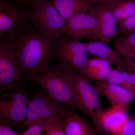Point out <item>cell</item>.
I'll list each match as a JSON object with an SVG mask.
<instances>
[{
	"label": "cell",
	"mask_w": 135,
	"mask_h": 135,
	"mask_svg": "<svg viewBox=\"0 0 135 135\" xmlns=\"http://www.w3.org/2000/svg\"><path fill=\"white\" fill-rule=\"evenodd\" d=\"M94 86L99 95L105 97L112 106L120 107L127 112L131 104L135 99L131 92L119 85L96 81Z\"/></svg>",
	"instance_id": "12"
},
{
	"label": "cell",
	"mask_w": 135,
	"mask_h": 135,
	"mask_svg": "<svg viewBox=\"0 0 135 135\" xmlns=\"http://www.w3.org/2000/svg\"><path fill=\"white\" fill-rule=\"evenodd\" d=\"M123 81L121 86L125 88L133 94L135 98V84L129 74L123 71Z\"/></svg>",
	"instance_id": "25"
},
{
	"label": "cell",
	"mask_w": 135,
	"mask_h": 135,
	"mask_svg": "<svg viewBox=\"0 0 135 135\" xmlns=\"http://www.w3.org/2000/svg\"><path fill=\"white\" fill-rule=\"evenodd\" d=\"M29 22L27 9L11 0H0L1 37L17 35Z\"/></svg>",
	"instance_id": "9"
},
{
	"label": "cell",
	"mask_w": 135,
	"mask_h": 135,
	"mask_svg": "<svg viewBox=\"0 0 135 135\" xmlns=\"http://www.w3.org/2000/svg\"><path fill=\"white\" fill-rule=\"evenodd\" d=\"M123 79V71L117 68H112L106 79L103 81L109 84H115L121 86Z\"/></svg>",
	"instance_id": "23"
},
{
	"label": "cell",
	"mask_w": 135,
	"mask_h": 135,
	"mask_svg": "<svg viewBox=\"0 0 135 135\" xmlns=\"http://www.w3.org/2000/svg\"><path fill=\"white\" fill-rule=\"evenodd\" d=\"M0 135H19L8 126L0 124Z\"/></svg>",
	"instance_id": "28"
},
{
	"label": "cell",
	"mask_w": 135,
	"mask_h": 135,
	"mask_svg": "<svg viewBox=\"0 0 135 135\" xmlns=\"http://www.w3.org/2000/svg\"><path fill=\"white\" fill-rule=\"evenodd\" d=\"M107 4L118 23L128 19L135 14V0H119Z\"/></svg>",
	"instance_id": "18"
},
{
	"label": "cell",
	"mask_w": 135,
	"mask_h": 135,
	"mask_svg": "<svg viewBox=\"0 0 135 135\" xmlns=\"http://www.w3.org/2000/svg\"><path fill=\"white\" fill-rule=\"evenodd\" d=\"M95 3H111L116 2L119 0H91Z\"/></svg>",
	"instance_id": "29"
},
{
	"label": "cell",
	"mask_w": 135,
	"mask_h": 135,
	"mask_svg": "<svg viewBox=\"0 0 135 135\" xmlns=\"http://www.w3.org/2000/svg\"><path fill=\"white\" fill-rule=\"evenodd\" d=\"M88 54L106 60L121 71H126L125 59L107 44L99 41H90L84 42Z\"/></svg>",
	"instance_id": "14"
},
{
	"label": "cell",
	"mask_w": 135,
	"mask_h": 135,
	"mask_svg": "<svg viewBox=\"0 0 135 135\" xmlns=\"http://www.w3.org/2000/svg\"><path fill=\"white\" fill-rule=\"evenodd\" d=\"M85 43L73 39L72 40L59 37L54 59L65 63L81 74L88 60Z\"/></svg>",
	"instance_id": "8"
},
{
	"label": "cell",
	"mask_w": 135,
	"mask_h": 135,
	"mask_svg": "<svg viewBox=\"0 0 135 135\" xmlns=\"http://www.w3.org/2000/svg\"><path fill=\"white\" fill-rule=\"evenodd\" d=\"M126 71L127 72L135 84V60L125 59Z\"/></svg>",
	"instance_id": "27"
},
{
	"label": "cell",
	"mask_w": 135,
	"mask_h": 135,
	"mask_svg": "<svg viewBox=\"0 0 135 135\" xmlns=\"http://www.w3.org/2000/svg\"><path fill=\"white\" fill-rule=\"evenodd\" d=\"M73 87L85 114L92 120L97 132L99 131L104 114L99 95L90 79L65 63L60 62Z\"/></svg>",
	"instance_id": "3"
},
{
	"label": "cell",
	"mask_w": 135,
	"mask_h": 135,
	"mask_svg": "<svg viewBox=\"0 0 135 135\" xmlns=\"http://www.w3.org/2000/svg\"><path fill=\"white\" fill-rule=\"evenodd\" d=\"M63 118H55L45 122L34 124L19 134V135H44L46 132L56 123L65 119Z\"/></svg>",
	"instance_id": "19"
},
{
	"label": "cell",
	"mask_w": 135,
	"mask_h": 135,
	"mask_svg": "<svg viewBox=\"0 0 135 135\" xmlns=\"http://www.w3.org/2000/svg\"><path fill=\"white\" fill-rule=\"evenodd\" d=\"M25 81L39 85L51 98L66 107L85 114L73 87L60 63L57 62L45 72L27 75Z\"/></svg>",
	"instance_id": "2"
},
{
	"label": "cell",
	"mask_w": 135,
	"mask_h": 135,
	"mask_svg": "<svg viewBox=\"0 0 135 135\" xmlns=\"http://www.w3.org/2000/svg\"><path fill=\"white\" fill-rule=\"evenodd\" d=\"M24 84L2 93L0 100V124L12 128L25 127L31 92Z\"/></svg>",
	"instance_id": "4"
},
{
	"label": "cell",
	"mask_w": 135,
	"mask_h": 135,
	"mask_svg": "<svg viewBox=\"0 0 135 135\" xmlns=\"http://www.w3.org/2000/svg\"></svg>",
	"instance_id": "33"
},
{
	"label": "cell",
	"mask_w": 135,
	"mask_h": 135,
	"mask_svg": "<svg viewBox=\"0 0 135 135\" xmlns=\"http://www.w3.org/2000/svg\"><path fill=\"white\" fill-rule=\"evenodd\" d=\"M127 112L119 106H112L105 111L98 135H113L119 132L129 118Z\"/></svg>",
	"instance_id": "13"
},
{
	"label": "cell",
	"mask_w": 135,
	"mask_h": 135,
	"mask_svg": "<svg viewBox=\"0 0 135 135\" xmlns=\"http://www.w3.org/2000/svg\"><path fill=\"white\" fill-rule=\"evenodd\" d=\"M60 35L81 41H98V27L96 18L91 12L81 13L72 17L60 32Z\"/></svg>",
	"instance_id": "10"
},
{
	"label": "cell",
	"mask_w": 135,
	"mask_h": 135,
	"mask_svg": "<svg viewBox=\"0 0 135 135\" xmlns=\"http://www.w3.org/2000/svg\"><path fill=\"white\" fill-rule=\"evenodd\" d=\"M134 114V115H135V112Z\"/></svg>",
	"instance_id": "32"
},
{
	"label": "cell",
	"mask_w": 135,
	"mask_h": 135,
	"mask_svg": "<svg viewBox=\"0 0 135 135\" xmlns=\"http://www.w3.org/2000/svg\"><path fill=\"white\" fill-rule=\"evenodd\" d=\"M29 23L39 31L58 38L67 21L52 2L39 0L33 2L27 9Z\"/></svg>",
	"instance_id": "5"
},
{
	"label": "cell",
	"mask_w": 135,
	"mask_h": 135,
	"mask_svg": "<svg viewBox=\"0 0 135 135\" xmlns=\"http://www.w3.org/2000/svg\"><path fill=\"white\" fill-rule=\"evenodd\" d=\"M135 32V14L128 19L118 23L116 36Z\"/></svg>",
	"instance_id": "20"
},
{
	"label": "cell",
	"mask_w": 135,
	"mask_h": 135,
	"mask_svg": "<svg viewBox=\"0 0 135 135\" xmlns=\"http://www.w3.org/2000/svg\"><path fill=\"white\" fill-rule=\"evenodd\" d=\"M110 65L111 64L106 60L98 57H94L88 59L81 74L84 75L87 73L96 71L102 68Z\"/></svg>",
	"instance_id": "21"
},
{
	"label": "cell",
	"mask_w": 135,
	"mask_h": 135,
	"mask_svg": "<svg viewBox=\"0 0 135 135\" xmlns=\"http://www.w3.org/2000/svg\"><path fill=\"white\" fill-rule=\"evenodd\" d=\"M113 135H135V116L129 117L125 126L119 132Z\"/></svg>",
	"instance_id": "24"
},
{
	"label": "cell",
	"mask_w": 135,
	"mask_h": 135,
	"mask_svg": "<svg viewBox=\"0 0 135 135\" xmlns=\"http://www.w3.org/2000/svg\"><path fill=\"white\" fill-rule=\"evenodd\" d=\"M112 68L111 65L109 66L87 73L84 75L89 79L95 80L96 81H103L106 79Z\"/></svg>",
	"instance_id": "22"
},
{
	"label": "cell",
	"mask_w": 135,
	"mask_h": 135,
	"mask_svg": "<svg viewBox=\"0 0 135 135\" xmlns=\"http://www.w3.org/2000/svg\"><path fill=\"white\" fill-rule=\"evenodd\" d=\"M64 130L65 135H98L94 127L75 111L65 119Z\"/></svg>",
	"instance_id": "16"
},
{
	"label": "cell",
	"mask_w": 135,
	"mask_h": 135,
	"mask_svg": "<svg viewBox=\"0 0 135 135\" xmlns=\"http://www.w3.org/2000/svg\"><path fill=\"white\" fill-rule=\"evenodd\" d=\"M51 2L67 22L75 15L89 12L94 4L91 0H52Z\"/></svg>",
	"instance_id": "15"
},
{
	"label": "cell",
	"mask_w": 135,
	"mask_h": 135,
	"mask_svg": "<svg viewBox=\"0 0 135 135\" xmlns=\"http://www.w3.org/2000/svg\"><path fill=\"white\" fill-rule=\"evenodd\" d=\"M39 1V0H32V2H33L36 1Z\"/></svg>",
	"instance_id": "31"
},
{
	"label": "cell",
	"mask_w": 135,
	"mask_h": 135,
	"mask_svg": "<svg viewBox=\"0 0 135 135\" xmlns=\"http://www.w3.org/2000/svg\"><path fill=\"white\" fill-rule=\"evenodd\" d=\"M57 38L39 31L29 22L18 32L15 42L16 59L24 79L50 68Z\"/></svg>",
	"instance_id": "1"
},
{
	"label": "cell",
	"mask_w": 135,
	"mask_h": 135,
	"mask_svg": "<svg viewBox=\"0 0 135 135\" xmlns=\"http://www.w3.org/2000/svg\"><path fill=\"white\" fill-rule=\"evenodd\" d=\"M32 0H16L19 4L22 5H30L32 2Z\"/></svg>",
	"instance_id": "30"
},
{
	"label": "cell",
	"mask_w": 135,
	"mask_h": 135,
	"mask_svg": "<svg viewBox=\"0 0 135 135\" xmlns=\"http://www.w3.org/2000/svg\"><path fill=\"white\" fill-rule=\"evenodd\" d=\"M115 50L124 59L135 60V32L116 36Z\"/></svg>",
	"instance_id": "17"
},
{
	"label": "cell",
	"mask_w": 135,
	"mask_h": 135,
	"mask_svg": "<svg viewBox=\"0 0 135 135\" xmlns=\"http://www.w3.org/2000/svg\"><path fill=\"white\" fill-rule=\"evenodd\" d=\"M89 12L97 22L98 41L109 44L117 35L118 22L109 5L107 3H95Z\"/></svg>",
	"instance_id": "11"
},
{
	"label": "cell",
	"mask_w": 135,
	"mask_h": 135,
	"mask_svg": "<svg viewBox=\"0 0 135 135\" xmlns=\"http://www.w3.org/2000/svg\"><path fill=\"white\" fill-rule=\"evenodd\" d=\"M65 119L56 123L44 135H65L64 123Z\"/></svg>",
	"instance_id": "26"
},
{
	"label": "cell",
	"mask_w": 135,
	"mask_h": 135,
	"mask_svg": "<svg viewBox=\"0 0 135 135\" xmlns=\"http://www.w3.org/2000/svg\"><path fill=\"white\" fill-rule=\"evenodd\" d=\"M73 111L53 100L43 91H37L29 101L25 127L55 118L66 119Z\"/></svg>",
	"instance_id": "7"
},
{
	"label": "cell",
	"mask_w": 135,
	"mask_h": 135,
	"mask_svg": "<svg viewBox=\"0 0 135 135\" xmlns=\"http://www.w3.org/2000/svg\"><path fill=\"white\" fill-rule=\"evenodd\" d=\"M17 35L1 37L0 92L3 93L23 84L25 81L17 64L15 42Z\"/></svg>",
	"instance_id": "6"
}]
</instances>
